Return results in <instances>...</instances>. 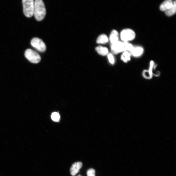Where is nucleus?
Wrapping results in <instances>:
<instances>
[{
	"label": "nucleus",
	"instance_id": "1",
	"mask_svg": "<svg viewBox=\"0 0 176 176\" xmlns=\"http://www.w3.org/2000/svg\"><path fill=\"white\" fill-rule=\"evenodd\" d=\"M46 14L44 2L42 0H35L34 15L35 19L38 21L43 20Z\"/></svg>",
	"mask_w": 176,
	"mask_h": 176
},
{
	"label": "nucleus",
	"instance_id": "2",
	"mask_svg": "<svg viewBox=\"0 0 176 176\" xmlns=\"http://www.w3.org/2000/svg\"><path fill=\"white\" fill-rule=\"evenodd\" d=\"M133 47V46L129 43L118 41L112 44L111 50L112 54L116 55L123 52L130 51Z\"/></svg>",
	"mask_w": 176,
	"mask_h": 176
},
{
	"label": "nucleus",
	"instance_id": "3",
	"mask_svg": "<svg viewBox=\"0 0 176 176\" xmlns=\"http://www.w3.org/2000/svg\"><path fill=\"white\" fill-rule=\"evenodd\" d=\"M23 12L25 16L28 18L34 15V0H22Z\"/></svg>",
	"mask_w": 176,
	"mask_h": 176
},
{
	"label": "nucleus",
	"instance_id": "4",
	"mask_svg": "<svg viewBox=\"0 0 176 176\" xmlns=\"http://www.w3.org/2000/svg\"><path fill=\"white\" fill-rule=\"evenodd\" d=\"M25 55L28 60L34 64L38 63L41 59L39 54L30 49H28L25 51Z\"/></svg>",
	"mask_w": 176,
	"mask_h": 176
},
{
	"label": "nucleus",
	"instance_id": "5",
	"mask_svg": "<svg viewBox=\"0 0 176 176\" xmlns=\"http://www.w3.org/2000/svg\"><path fill=\"white\" fill-rule=\"evenodd\" d=\"M121 38L124 42L128 43V42L134 39L136 34L133 30L129 29H125L123 30L121 33Z\"/></svg>",
	"mask_w": 176,
	"mask_h": 176
},
{
	"label": "nucleus",
	"instance_id": "6",
	"mask_svg": "<svg viewBox=\"0 0 176 176\" xmlns=\"http://www.w3.org/2000/svg\"><path fill=\"white\" fill-rule=\"evenodd\" d=\"M32 46L38 51L44 52L46 50V46L43 40L38 38H34L31 40Z\"/></svg>",
	"mask_w": 176,
	"mask_h": 176
},
{
	"label": "nucleus",
	"instance_id": "7",
	"mask_svg": "<svg viewBox=\"0 0 176 176\" xmlns=\"http://www.w3.org/2000/svg\"><path fill=\"white\" fill-rule=\"evenodd\" d=\"M82 165V163L81 162H77L74 163L70 169V174L72 176L75 175L79 172Z\"/></svg>",
	"mask_w": 176,
	"mask_h": 176
},
{
	"label": "nucleus",
	"instance_id": "8",
	"mask_svg": "<svg viewBox=\"0 0 176 176\" xmlns=\"http://www.w3.org/2000/svg\"><path fill=\"white\" fill-rule=\"evenodd\" d=\"M130 52L131 54L134 57H138L142 55L144 52V49L140 46L133 47Z\"/></svg>",
	"mask_w": 176,
	"mask_h": 176
},
{
	"label": "nucleus",
	"instance_id": "9",
	"mask_svg": "<svg viewBox=\"0 0 176 176\" xmlns=\"http://www.w3.org/2000/svg\"><path fill=\"white\" fill-rule=\"evenodd\" d=\"M173 5L172 0H166L160 5V9L162 11L166 12L171 8Z\"/></svg>",
	"mask_w": 176,
	"mask_h": 176
},
{
	"label": "nucleus",
	"instance_id": "10",
	"mask_svg": "<svg viewBox=\"0 0 176 176\" xmlns=\"http://www.w3.org/2000/svg\"><path fill=\"white\" fill-rule=\"evenodd\" d=\"M118 33L116 30L112 31L109 37V40L112 44L118 41Z\"/></svg>",
	"mask_w": 176,
	"mask_h": 176
},
{
	"label": "nucleus",
	"instance_id": "11",
	"mask_svg": "<svg viewBox=\"0 0 176 176\" xmlns=\"http://www.w3.org/2000/svg\"><path fill=\"white\" fill-rule=\"evenodd\" d=\"M95 50L98 54L102 56H105L108 54V49L106 47L98 46L96 48Z\"/></svg>",
	"mask_w": 176,
	"mask_h": 176
},
{
	"label": "nucleus",
	"instance_id": "12",
	"mask_svg": "<svg viewBox=\"0 0 176 176\" xmlns=\"http://www.w3.org/2000/svg\"><path fill=\"white\" fill-rule=\"evenodd\" d=\"M109 39L106 35L103 34L98 38L96 42L98 44H104L108 43Z\"/></svg>",
	"mask_w": 176,
	"mask_h": 176
},
{
	"label": "nucleus",
	"instance_id": "13",
	"mask_svg": "<svg viewBox=\"0 0 176 176\" xmlns=\"http://www.w3.org/2000/svg\"><path fill=\"white\" fill-rule=\"evenodd\" d=\"M176 12V1L173 2V5L172 7L165 12L166 15L168 17H171L174 15Z\"/></svg>",
	"mask_w": 176,
	"mask_h": 176
},
{
	"label": "nucleus",
	"instance_id": "14",
	"mask_svg": "<svg viewBox=\"0 0 176 176\" xmlns=\"http://www.w3.org/2000/svg\"><path fill=\"white\" fill-rule=\"evenodd\" d=\"M131 54L128 51H125L121 56V59L125 62H127L131 59Z\"/></svg>",
	"mask_w": 176,
	"mask_h": 176
},
{
	"label": "nucleus",
	"instance_id": "15",
	"mask_svg": "<svg viewBox=\"0 0 176 176\" xmlns=\"http://www.w3.org/2000/svg\"><path fill=\"white\" fill-rule=\"evenodd\" d=\"M153 74L150 73L149 70H145L143 73V75L145 78L147 79H150L152 78Z\"/></svg>",
	"mask_w": 176,
	"mask_h": 176
},
{
	"label": "nucleus",
	"instance_id": "16",
	"mask_svg": "<svg viewBox=\"0 0 176 176\" xmlns=\"http://www.w3.org/2000/svg\"><path fill=\"white\" fill-rule=\"evenodd\" d=\"M51 118L53 121L57 122L59 121L60 116L57 112H54L52 114Z\"/></svg>",
	"mask_w": 176,
	"mask_h": 176
},
{
	"label": "nucleus",
	"instance_id": "17",
	"mask_svg": "<svg viewBox=\"0 0 176 176\" xmlns=\"http://www.w3.org/2000/svg\"><path fill=\"white\" fill-rule=\"evenodd\" d=\"M107 57L109 62L111 64L113 65L115 64V59L113 54L112 53H108L107 55Z\"/></svg>",
	"mask_w": 176,
	"mask_h": 176
},
{
	"label": "nucleus",
	"instance_id": "18",
	"mask_svg": "<svg viewBox=\"0 0 176 176\" xmlns=\"http://www.w3.org/2000/svg\"><path fill=\"white\" fill-rule=\"evenodd\" d=\"M88 176H95V171L93 169H90L87 172Z\"/></svg>",
	"mask_w": 176,
	"mask_h": 176
},
{
	"label": "nucleus",
	"instance_id": "19",
	"mask_svg": "<svg viewBox=\"0 0 176 176\" xmlns=\"http://www.w3.org/2000/svg\"></svg>",
	"mask_w": 176,
	"mask_h": 176
}]
</instances>
